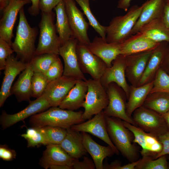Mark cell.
<instances>
[{"label": "cell", "mask_w": 169, "mask_h": 169, "mask_svg": "<svg viewBox=\"0 0 169 169\" xmlns=\"http://www.w3.org/2000/svg\"><path fill=\"white\" fill-rule=\"evenodd\" d=\"M82 161L75 159L73 165L74 169H94L95 166L93 160L88 157L84 156Z\"/></svg>", "instance_id": "obj_43"}, {"label": "cell", "mask_w": 169, "mask_h": 169, "mask_svg": "<svg viewBox=\"0 0 169 169\" xmlns=\"http://www.w3.org/2000/svg\"><path fill=\"white\" fill-rule=\"evenodd\" d=\"M78 42V40L72 36L61 45L59 54L62 57L64 62L63 75L85 81L87 79L80 69L77 54L76 47Z\"/></svg>", "instance_id": "obj_11"}, {"label": "cell", "mask_w": 169, "mask_h": 169, "mask_svg": "<svg viewBox=\"0 0 169 169\" xmlns=\"http://www.w3.org/2000/svg\"><path fill=\"white\" fill-rule=\"evenodd\" d=\"M56 16L55 24L61 45L64 44L72 36L64 0L60 2L54 8Z\"/></svg>", "instance_id": "obj_31"}, {"label": "cell", "mask_w": 169, "mask_h": 169, "mask_svg": "<svg viewBox=\"0 0 169 169\" xmlns=\"http://www.w3.org/2000/svg\"><path fill=\"white\" fill-rule=\"evenodd\" d=\"M29 102L28 105L24 109L13 114H9L5 111H2L0 117V123L3 130L28 117L42 112L51 107L43 95L35 100Z\"/></svg>", "instance_id": "obj_12"}, {"label": "cell", "mask_w": 169, "mask_h": 169, "mask_svg": "<svg viewBox=\"0 0 169 169\" xmlns=\"http://www.w3.org/2000/svg\"><path fill=\"white\" fill-rule=\"evenodd\" d=\"M75 158L69 155L59 144H49L46 145L40 159L39 164L42 167L48 169L50 166L65 164L72 166Z\"/></svg>", "instance_id": "obj_21"}, {"label": "cell", "mask_w": 169, "mask_h": 169, "mask_svg": "<svg viewBox=\"0 0 169 169\" xmlns=\"http://www.w3.org/2000/svg\"><path fill=\"white\" fill-rule=\"evenodd\" d=\"M19 13V23L12 47L18 59L28 63L35 56V42L38 31L36 27H31L28 24L23 7Z\"/></svg>", "instance_id": "obj_3"}, {"label": "cell", "mask_w": 169, "mask_h": 169, "mask_svg": "<svg viewBox=\"0 0 169 169\" xmlns=\"http://www.w3.org/2000/svg\"><path fill=\"white\" fill-rule=\"evenodd\" d=\"M17 155L16 151L12 149L6 145L0 146V158L2 160L9 161L15 158Z\"/></svg>", "instance_id": "obj_44"}, {"label": "cell", "mask_w": 169, "mask_h": 169, "mask_svg": "<svg viewBox=\"0 0 169 169\" xmlns=\"http://www.w3.org/2000/svg\"><path fill=\"white\" fill-rule=\"evenodd\" d=\"M167 125L168 131H169V110L162 115Z\"/></svg>", "instance_id": "obj_52"}, {"label": "cell", "mask_w": 169, "mask_h": 169, "mask_svg": "<svg viewBox=\"0 0 169 169\" xmlns=\"http://www.w3.org/2000/svg\"><path fill=\"white\" fill-rule=\"evenodd\" d=\"M39 128L44 135L47 145L60 144L67 133L66 129L59 127L46 126Z\"/></svg>", "instance_id": "obj_36"}, {"label": "cell", "mask_w": 169, "mask_h": 169, "mask_svg": "<svg viewBox=\"0 0 169 169\" xmlns=\"http://www.w3.org/2000/svg\"><path fill=\"white\" fill-rule=\"evenodd\" d=\"M140 16L131 32L135 34L145 24L157 18H162L166 0H148L144 3Z\"/></svg>", "instance_id": "obj_23"}, {"label": "cell", "mask_w": 169, "mask_h": 169, "mask_svg": "<svg viewBox=\"0 0 169 169\" xmlns=\"http://www.w3.org/2000/svg\"><path fill=\"white\" fill-rule=\"evenodd\" d=\"M87 90L86 81L82 79L77 80L59 107L62 109L73 111L82 107Z\"/></svg>", "instance_id": "obj_27"}, {"label": "cell", "mask_w": 169, "mask_h": 169, "mask_svg": "<svg viewBox=\"0 0 169 169\" xmlns=\"http://www.w3.org/2000/svg\"><path fill=\"white\" fill-rule=\"evenodd\" d=\"M51 169H72V166L65 164H59L52 165L50 166Z\"/></svg>", "instance_id": "obj_50"}, {"label": "cell", "mask_w": 169, "mask_h": 169, "mask_svg": "<svg viewBox=\"0 0 169 169\" xmlns=\"http://www.w3.org/2000/svg\"><path fill=\"white\" fill-rule=\"evenodd\" d=\"M126 57L120 54L112 62V65L107 67L100 80L105 89L111 83H115L125 92L128 100L131 85L128 84L125 75Z\"/></svg>", "instance_id": "obj_14"}, {"label": "cell", "mask_w": 169, "mask_h": 169, "mask_svg": "<svg viewBox=\"0 0 169 169\" xmlns=\"http://www.w3.org/2000/svg\"><path fill=\"white\" fill-rule=\"evenodd\" d=\"M167 155L162 156L156 160L150 156H143L140 159L135 169H168L169 165Z\"/></svg>", "instance_id": "obj_35"}, {"label": "cell", "mask_w": 169, "mask_h": 169, "mask_svg": "<svg viewBox=\"0 0 169 169\" xmlns=\"http://www.w3.org/2000/svg\"><path fill=\"white\" fill-rule=\"evenodd\" d=\"M152 50L125 56V75L131 85L138 86Z\"/></svg>", "instance_id": "obj_18"}, {"label": "cell", "mask_w": 169, "mask_h": 169, "mask_svg": "<svg viewBox=\"0 0 169 169\" xmlns=\"http://www.w3.org/2000/svg\"><path fill=\"white\" fill-rule=\"evenodd\" d=\"M87 47L91 53L102 59L108 67L111 66L113 61L121 54L120 44L108 43L101 37H95Z\"/></svg>", "instance_id": "obj_20"}, {"label": "cell", "mask_w": 169, "mask_h": 169, "mask_svg": "<svg viewBox=\"0 0 169 169\" xmlns=\"http://www.w3.org/2000/svg\"><path fill=\"white\" fill-rule=\"evenodd\" d=\"M71 129L81 132L88 133L100 138L114 150L118 155L119 151L114 145L108 134L106 127V115L104 110L95 115L89 120L72 126Z\"/></svg>", "instance_id": "obj_13"}, {"label": "cell", "mask_w": 169, "mask_h": 169, "mask_svg": "<svg viewBox=\"0 0 169 169\" xmlns=\"http://www.w3.org/2000/svg\"><path fill=\"white\" fill-rule=\"evenodd\" d=\"M106 120L109 136L120 153L131 162L139 160L138 151L133 142V135L125 126L122 120L106 115Z\"/></svg>", "instance_id": "obj_1"}, {"label": "cell", "mask_w": 169, "mask_h": 169, "mask_svg": "<svg viewBox=\"0 0 169 169\" xmlns=\"http://www.w3.org/2000/svg\"><path fill=\"white\" fill-rule=\"evenodd\" d=\"M30 2V0H11L3 11L0 21V38L6 40L11 46L13 29L18 14L25 5Z\"/></svg>", "instance_id": "obj_16"}, {"label": "cell", "mask_w": 169, "mask_h": 169, "mask_svg": "<svg viewBox=\"0 0 169 169\" xmlns=\"http://www.w3.org/2000/svg\"><path fill=\"white\" fill-rule=\"evenodd\" d=\"M139 32L155 42H169V29L162 18L155 19L145 24Z\"/></svg>", "instance_id": "obj_29"}, {"label": "cell", "mask_w": 169, "mask_h": 169, "mask_svg": "<svg viewBox=\"0 0 169 169\" xmlns=\"http://www.w3.org/2000/svg\"><path fill=\"white\" fill-rule=\"evenodd\" d=\"M63 72L62 64L59 58L52 63L44 74L49 83L62 76Z\"/></svg>", "instance_id": "obj_40"}, {"label": "cell", "mask_w": 169, "mask_h": 169, "mask_svg": "<svg viewBox=\"0 0 169 169\" xmlns=\"http://www.w3.org/2000/svg\"><path fill=\"white\" fill-rule=\"evenodd\" d=\"M77 80L63 75L48 83L43 95L51 107L59 106Z\"/></svg>", "instance_id": "obj_15"}, {"label": "cell", "mask_w": 169, "mask_h": 169, "mask_svg": "<svg viewBox=\"0 0 169 169\" xmlns=\"http://www.w3.org/2000/svg\"><path fill=\"white\" fill-rule=\"evenodd\" d=\"M131 0H119L118 3L117 8L127 11L130 5Z\"/></svg>", "instance_id": "obj_48"}, {"label": "cell", "mask_w": 169, "mask_h": 169, "mask_svg": "<svg viewBox=\"0 0 169 169\" xmlns=\"http://www.w3.org/2000/svg\"><path fill=\"white\" fill-rule=\"evenodd\" d=\"M162 92L169 94V74L161 68L157 71L153 80L150 93Z\"/></svg>", "instance_id": "obj_38"}, {"label": "cell", "mask_w": 169, "mask_h": 169, "mask_svg": "<svg viewBox=\"0 0 169 169\" xmlns=\"http://www.w3.org/2000/svg\"><path fill=\"white\" fill-rule=\"evenodd\" d=\"M169 48V42L164 41L152 50L138 86L153 81Z\"/></svg>", "instance_id": "obj_22"}, {"label": "cell", "mask_w": 169, "mask_h": 169, "mask_svg": "<svg viewBox=\"0 0 169 169\" xmlns=\"http://www.w3.org/2000/svg\"><path fill=\"white\" fill-rule=\"evenodd\" d=\"M74 0L81 7L89 21V25L100 37L106 40L107 26L101 25L93 14L90 7V0Z\"/></svg>", "instance_id": "obj_33"}, {"label": "cell", "mask_w": 169, "mask_h": 169, "mask_svg": "<svg viewBox=\"0 0 169 169\" xmlns=\"http://www.w3.org/2000/svg\"><path fill=\"white\" fill-rule=\"evenodd\" d=\"M63 0H40L39 7L42 12L47 13L52 9Z\"/></svg>", "instance_id": "obj_45"}, {"label": "cell", "mask_w": 169, "mask_h": 169, "mask_svg": "<svg viewBox=\"0 0 169 169\" xmlns=\"http://www.w3.org/2000/svg\"><path fill=\"white\" fill-rule=\"evenodd\" d=\"M160 43L155 42L138 32L131 35L123 42L120 44L121 54L126 56L132 54L152 51Z\"/></svg>", "instance_id": "obj_19"}, {"label": "cell", "mask_w": 169, "mask_h": 169, "mask_svg": "<svg viewBox=\"0 0 169 169\" xmlns=\"http://www.w3.org/2000/svg\"><path fill=\"white\" fill-rule=\"evenodd\" d=\"M162 146L161 151L157 154L155 158L156 159L163 155H169V131L157 137Z\"/></svg>", "instance_id": "obj_42"}, {"label": "cell", "mask_w": 169, "mask_h": 169, "mask_svg": "<svg viewBox=\"0 0 169 169\" xmlns=\"http://www.w3.org/2000/svg\"><path fill=\"white\" fill-rule=\"evenodd\" d=\"M36 128L35 130L25 135L24 137L27 141L28 147H34L41 145H47L44 136L40 128Z\"/></svg>", "instance_id": "obj_39"}, {"label": "cell", "mask_w": 169, "mask_h": 169, "mask_svg": "<svg viewBox=\"0 0 169 169\" xmlns=\"http://www.w3.org/2000/svg\"><path fill=\"white\" fill-rule=\"evenodd\" d=\"M168 159H169V156H168Z\"/></svg>", "instance_id": "obj_55"}, {"label": "cell", "mask_w": 169, "mask_h": 169, "mask_svg": "<svg viewBox=\"0 0 169 169\" xmlns=\"http://www.w3.org/2000/svg\"><path fill=\"white\" fill-rule=\"evenodd\" d=\"M64 0L72 36L79 43L88 46L91 42L87 33L89 23L86 21L74 0Z\"/></svg>", "instance_id": "obj_9"}, {"label": "cell", "mask_w": 169, "mask_h": 169, "mask_svg": "<svg viewBox=\"0 0 169 169\" xmlns=\"http://www.w3.org/2000/svg\"><path fill=\"white\" fill-rule=\"evenodd\" d=\"M66 129V135L59 144L61 146L74 158L84 156L88 152L83 145L82 133L70 127Z\"/></svg>", "instance_id": "obj_26"}, {"label": "cell", "mask_w": 169, "mask_h": 169, "mask_svg": "<svg viewBox=\"0 0 169 169\" xmlns=\"http://www.w3.org/2000/svg\"><path fill=\"white\" fill-rule=\"evenodd\" d=\"M28 63L19 60L17 57L13 55L7 59L0 91V107L3 106L6 100L12 95V86L16 77L24 70Z\"/></svg>", "instance_id": "obj_17"}, {"label": "cell", "mask_w": 169, "mask_h": 169, "mask_svg": "<svg viewBox=\"0 0 169 169\" xmlns=\"http://www.w3.org/2000/svg\"><path fill=\"white\" fill-rule=\"evenodd\" d=\"M88 87L85 100L82 107L84 109L82 117L85 120L104 110L109 103V98L105 88L100 80L90 79L85 81Z\"/></svg>", "instance_id": "obj_6"}, {"label": "cell", "mask_w": 169, "mask_h": 169, "mask_svg": "<svg viewBox=\"0 0 169 169\" xmlns=\"http://www.w3.org/2000/svg\"><path fill=\"white\" fill-rule=\"evenodd\" d=\"M143 6L134 5L124 15L113 17L107 26L106 41L120 44L130 36Z\"/></svg>", "instance_id": "obj_4"}, {"label": "cell", "mask_w": 169, "mask_h": 169, "mask_svg": "<svg viewBox=\"0 0 169 169\" xmlns=\"http://www.w3.org/2000/svg\"><path fill=\"white\" fill-rule=\"evenodd\" d=\"M83 143L87 151L91 156L96 169H103V161L105 158L115 154L110 146H101L95 142L87 133L82 132Z\"/></svg>", "instance_id": "obj_24"}, {"label": "cell", "mask_w": 169, "mask_h": 169, "mask_svg": "<svg viewBox=\"0 0 169 169\" xmlns=\"http://www.w3.org/2000/svg\"><path fill=\"white\" fill-rule=\"evenodd\" d=\"M76 52L82 72L89 74L93 79L100 80L108 67L105 63L91 53L87 46L79 42Z\"/></svg>", "instance_id": "obj_10"}, {"label": "cell", "mask_w": 169, "mask_h": 169, "mask_svg": "<svg viewBox=\"0 0 169 169\" xmlns=\"http://www.w3.org/2000/svg\"><path fill=\"white\" fill-rule=\"evenodd\" d=\"M49 82L43 73L35 72L31 81L32 97L38 98L44 94Z\"/></svg>", "instance_id": "obj_37"}, {"label": "cell", "mask_w": 169, "mask_h": 169, "mask_svg": "<svg viewBox=\"0 0 169 169\" xmlns=\"http://www.w3.org/2000/svg\"><path fill=\"white\" fill-rule=\"evenodd\" d=\"M142 106L162 115L169 110V94L162 92L150 93Z\"/></svg>", "instance_id": "obj_32"}, {"label": "cell", "mask_w": 169, "mask_h": 169, "mask_svg": "<svg viewBox=\"0 0 169 169\" xmlns=\"http://www.w3.org/2000/svg\"><path fill=\"white\" fill-rule=\"evenodd\" d=\"M59 54H46L33 57L29 62L34 72L44 74L52 63L59 58Z\"/></svg>", "instance_id": "obj_34"}, {"label": "cell", "mask_w": 169, "mask_h": 169, "mask_svg": "<svg viewBox=\"0 0 169 169\" xmlns=\"http://www.w3.org/2000/svg\"><path fill=\"white\" fill-rule=\"evenodd\" d=\"M93 0V1H96V0Z\"/></svg>", "instance_id": "obj_54"}, {"label": "cell", "mask_w": 169, "mask_h": 169, "mask_svg": "<svg viewBox=\"0 0 169 169\" xmlns=\"http://www.w3.org/2000/svg\"><path fill=\"white\" fill-rule=\"evenodd\" d=\"M109 103L104 110L106 115L119 118L123 120L136 125L131 117L126 113V95L123 90L115 83L110 84L106 88Z\"/></svg>", "instance_id": "obj_8"}, {"label": "cell", "mask_w": 169, "mask_h": 169, "mask_svg": "<svg viewBox=\"0 0 169 169\" xmlns=\"http://www.w3.org/2000/svg\"><path fill=\"white\" fill-rule=\"evenodd\" d=\"M14 52L11 46L6 40L0 38V70H4L7 58Z\"/></svg>", "instance_id": "obj_41"}, {"label": "cell", "mask_w": 169, "mask_h": 169, "mask_svg": "<svg viewBox=\"0 0 169 169\" xmlns=\"http://www.w3.org/2000/svg\"><path fill=\"white\" fill-rule=\"evenodd\" d=\"M125 126L133 133V142L137 143L142 148L141 153L142 156L147 155L154 145L158 141L157 137L146 132L138 126L123 120Z\"/></svg>", "instance_id": "obj_30"}, {"label": "cell", "mask_w": 169, "mask_h": 169, "mask_svg": "<svg viewBox=\"0 0 169 169\" xmlns=\"http://www.w3.org/2000/svg\"><path fill=\"white\" fill-rule=\"evenodd\" d=\"M131 117L136 126L157 137L168 131L162 115L143 106L136 109Z\"/></svg>", "instance_id": "obj_7"}, {"label": "cell", "mask_w": 169, "mask_h": 169, "mask_svg": "<svg viewBox=\"0 0 169 169\" xmlns=\"http://www.w3.org/2000/svg\"><path fill=\"white\" fill-rule=\"evenodd\" d=\"M166 5L169 6V0H166Z\"/></svg>", "instance_id": "obj_53"}, {"label": "cell", "mask_w": 169, "mask_h": 169, "mask_svg": "<svg viewBox=\"0 0 169 169\" xmlns=\"http://www.w3.org/2000/svg\"><path fill=\"white\" fill-rule=\"evenodd\" d=\"M54 13L42 12L40 33L35 56L46 54H59L61 44L54 23Z\"/></svg>", "instance_id": "obj_5"}, {"label": "cell", "mask_w": 169, "mask_h": 169, "mask_svg": "<svg viewBox=\"0 0 169 169\" xmlns=\"http://www.w3.org/2000/svg\"><path fill=\"white\" fill-rule=\"evenodd\" d=\"M11 0H0V9L3 10L9 5Z\"/></svg>", "instance_id": "obj_51"}, {"label": "cell", "mask_w": 169, "mask_h": 169, "mask_svg": "<svg viewBox=\"0 0 169 169\" xmlns=\"http://www.w3.org/2000/svg\"><path fill=\"white\" fill-rule=\"evenodd\" d=\"M161 68L169 74V48L163 60Z\"/></svg>", "instance_id": "obj_47"}, {"label": "cell", "mask_w": 169, "mask_h": 169, "mask_svg": "<svg viewBox=\"0 0 169 169\" xmlns=\"http://www.w3.org/2000/svg\"><path fill=\"white\" fill-rule=\"evenodd\" d=\"M153 84V81L138 86L131 85L126 110V114L129 117H131L134 111L143 105L147 96L151 92Z\"/></svg>", "instance_id": "obj_28"}, {"label": "cell", "mask_w": 169, "mask_h": 169, "mask_svg": "<svg viewBox=\"0 0 169 169\" xmlns=\"http://www.w3.org/2000/svg\"><path fill=\"white\" fill-rule=\"evenodd\" d=\"M30 1L32 3V5L28 8V12L31 15L35 16L38 14L40 10L39 7L40 0Z\"/></svg>", "instance_id": "obj_46"}, {"label": "cell", "mask_w": 169, "mask_h": 169, "mask_svg": "<svg viewBox=\"0 0 169 169\" xmlns=\"http://www.w3.org/2000/svg\"><path fill=\"white\" fill-rule=\"evenodd\" d=\"M34 73L28 62L26 68L12 87L11 94L15 95L18 102L30 101V99L32 97V79Z\"/></svg>", "instance_id": "obj_25"}, {"label": "cell", "mask_w": 169, "mask_h": 169, "mask_svg": "<svg viewBox=\"0 0 169 169\" xmlns=\"http://www.w3.org/2000/svg\"><path fill=\"white\" fill-rule=\"evenodd\" d=\"M83 112L52 107L45 111L31 116L29 123L32 127H34L51 126L67 129L74 125L84 122L82 117Z\"/></svg>", "instance_id": "obj_2"}, {"label": "cell", "mask_w": 169, "mask_h": 169, "mask_svg": "<svg viewBox=\"0 0 169 169\" xmlns=\"http://www.w3.org/2000/svg\"><path fill=\"white\" fill-rule=\"evenodd\" d=\"M162 19L164 24L169 29V6L167 5L165 7Z\"/></svg>", "instance_id": "obj_49"}]
</instances>
